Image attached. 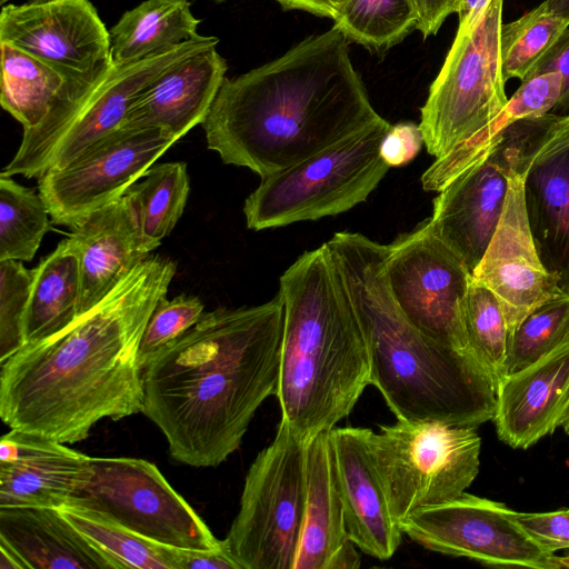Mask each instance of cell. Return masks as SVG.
<instances>
[{
  "instance_id": "obj_1",
  "label": "cell",
  "mask_w": 569,
  "mask_h": 569,
  "mask_svg": "<svg viewBox=\"0 0 569 569\" xmlns=\"http://www.w3.org/2000/svg\"><path fill=\"white\" fill-rule=\"evenodd\" d=\"M176 270L171 259L149 254L92 309L0 362L2 421L74 443L102 419L141 412L140 340Z\"/></svg>"
},
{
  "instance_id": "obj_2",
  "label": "cell",
  "mask_w": 569,
  "mask_h": 569,
  "mask_svg": "<svg viewBox=\"0 0 569 569\" xmlns=\"http://www.w3.org/2000/svg\"><path fill=\"white\" fill-rule=\"evenodd\" d=\"M283 303L204 312L157 352L142 372L141 412L183 465L217 467L241 445L262 402L276 393Z\"/></svg>"
},
{
  "instance_id": "obj_3",
  "label": "cell",
  "mask_w": 569,
  "mask_h": 569,
  "mask_svg": "<svg viewBox=\"0 0 569 569\" xmlns=\"http://www.w3.org/2000/svg\"><path fill=\"white\" fill-rule=\"evenodd\" d=\"M333 26L281 57L224 79L202 123L227 164L261 179L292 167L380 120Z\"/></svg>"
},
{
  "instance_id": "obj_4",
  "label": "cell",
  "mask_w": 569,
  "mask_h": 569,
  "mask_svg": "<svg viewBox=\"0 0 569 569\" xmlns=\"http://www.w3.org/2000/svg\"><path fill=\"white\" fill-rule=\"evenodd\" d=\"M367 342L371 385L399 420L478 427L493 419L496 386L472 353L418 330L398 307L386 273L387 244L357 232L325 242Z\"/></svg>"
},
{
  "instance_id": "obj_5",
  "label": "cell",
  "mask_w": 569,
  "mask_h": 569,
  "mask_svg": "<svg viewBox=\"0 0 569 569\" xmlns=\"http://www.w3.org/2000/svg\"><path fill=\"white\" fill-rule=\"evenodd\" d=\"M283 329L274 396L281 419L309 441L348 417L371 385L367 342L323 243L280 277Z\"/></svg>"
},
{
  "instance_id": "obj_6",
  "label": "cell",
  "mask_w": 569,
  "mask_h": 569,
  "mask_svg": "<svg viewBox=\"0 0 569 569\" xmlns=\"http://www.w3.org/2000/svg\"><path fill=\"white\" fill-rule=\"evenodd\" d=\"M218 42L216 37L200 36L144 59L112 60L89 76L69 80L44 119L23 130L18 151L1 174L38 178L67 167L122 127L133 101L161 73Z\"/></svg>"
},
{
  "instance_id": "obj_7",
  "label": "cell",
  "mask_w": 569,
  "mask_h": 569,
  "mask_svg": "<svg viewBox=\"0 0 569 569\" xmlns=\"http://www.w3.org/2000/svg\"><path fill=\"white\" fill-rule=\"evenodd\" d=\"M390 126L381 118L303 161L261 179L244 201L247 227L259 231L318 220L366 201L390 168L380 154Z\"/></svg>"
},
{
  "instance_id": "obj_8",
  "label": "cell",
  "mask_w": 569,
  "mask_h": 569,
  "mask_svg": "<svg viewBox=\"0 0 569 569\" xmlns=\"http://www.w3.org/2000/svg\"><path fill=\"white\" fill-rule=\"evenodd\" d=\"M503 0H490L458 31L421 108L425 147L442 158L487 127L508 98L500 62Z\"/></svg>"
},
{
  "instance_id": "obj_9",
  "label": "cell",
  "mask_w": 569,
  "mask_h": 569,
  "mask_svg": "<svg viewBox=\"0 0 569 569\" xmlns=\"http://www.w3.org/2000/svg\"><path fill=\"white\" fill-rule=\"evenodd\" d=\"M307 496V441L281 422L244 478L224 543L240 569H295Z\"/></svg>"
},
{
  "instance_id": "obj_10",
  "label": "cell",
  "mask_w": 569,
  "mask_h": 569,
  "mask_svg": "<svg viewBox=\"0 0 569 569\" xmlns=\"http://www.w3.org/2000/svg\"><path fill=\"white\" fill-rule=\"evenodd\" d=\"M369 446L398 522L461 496L479 472L481 438L473 427L397 419L370 429Z\"/></svg>"
},
{
  "instance_id": "obj_11",
  "label": "cell",
  "mask_w": 569,
  "mask_h": 569,
  "mask_svg": "<svg viewBox=\"0 0 569 569\" xmlns=\"http://www.w3.org/2000/svg\"><path fill=\"white\" fill-rule=\"evenodd\" d=\"M69 505L101 512L166 547L212 549L222 542L158 467L144 459L92 457L91 477Z\"/></svg>"
},
{
  "instance_id": "obj_12",
  "label": "cell",
  "mask_w": 569,
  "mask_h": 569,
  "mask_svg": "<svg viewBox=\"0 0 569 569\" xmlns=\"http://www.w3.org/2000/svg\"><path fill=\"white\" fill-rule=\"evenodd\" d=\"M386 273L398 307L418 330L472 353L461 317L472 272L433 232L429 219L387 244Z\"/></svg>"
},
{
  "instance_id": "obj_13",
  "label": "cell",
  "mask_w": 569,
  "mask_h": 569,
  "mask_svg": "<svg viewBox=\"0 0 569 569\" xmlns=\"http://www.w3.org/2000/svg\"><path fill=\"white\" fill-rule=\"evenodd\" d=\"M176 141L158 128L120 127L67 167L42 173L38 190L52 222L72 228L123 197Z\"/></svg>"
},
{
  "instance_id": "obj_14",
  "label": "cell",
  "mask_w": 569,
  "mask_h": 569,
  "mask_svg": "<svg viewBox=\"0 0 569 569\" xmlns=\"http://www.w3.org/2000/svg\"><path fill=\"white\" fill-rule=\"evenodd\" d=\"M505 503L463 492L421 508L399 522L421 547L487 566L552 569L550 557Z\"/></svg>"
},
{
  "instance_id": "obj_15",
  "label": "cell",
  "mask_w": 569,
  "mask_h": 569,
  "mask_svg": "<svg viewBox=\"0 0 569 569\" xmlns=\"http://www.w3.org/2000/svg\"><path fill=\"white\" fill-rule=\"evenodd\" d=\"M526 144V132L515 122L488 158L458 176L433 200L429 218L433 232L471 272L500 220L511 170H523Z\"/></svg>"
},
{
  "instance_id": "obj_16",
  "label": "cell",
  "mask_w": 569,
  "mask_h": 569,
  "mask_svg": "<svg viewBox=\"0 0 569 569\" xmlns=\"http://www.w3.org/2000/svg\"><path fill=\"white\" fill-rule=\"evenodd\" d=\"M0 42L19 48L69 79L112 61L110 32L89 0H28L3 6Z\"/></svg>"
},
{
  "instance_id": "obj_17",
  "label": "cell",
  "mask_w": 569,
  "mask_h": 569,
  "mask_svg": "<svg viewBox=\"0 0 569 569\" xmlns=\"http://www.w3.org/2000/svg\"><path fill=\"white\" fill-rule=\"evenodd\" d=\"M526 172L515 168L496 231L472 271L500 303L510 333L538 307L565 290L543 264L528 218Z\"/></svg>"
},
{
  "instance_id": "obj_18",
  "label": "cell",
  "mask_w": 569,
  "mask_h": 569,
  "mask_svg": "<svg viewBox=\"0 0 569 569\" xmlns=\"http://www.w3.org/2000/svg\"><path fill=\"white\" fill-rule=\"evenodd\" d=\"M92 473V457L54 439L10 429L0 440V508L68 506Z\"/></svg>"
},
{
  "instance_id": "obj_19",
  "label": "cell",
  "mask_w": 569,
  "mask_h": 569,
  "mask_svg": "<svg viewBox=\"0 0 569 569\" xmlns=\"http://www.w3.org/2000/svg\"><path fill=\"white\" fill-rule=\"evenodd\" d=\"M369 431L336 427L330 439L348 536L363 553L388 560L403 532L389 508L371 455Z\"/></svg>"
},
{
  "instance_id": "obj_20",
  "label": "cell",
  "mask_w": 569,
  "mask_h": 569,
  "mask_svg": "<svg viewBox=\"0 0 569 569\" xmlns=\"http://www.w3.org/2000/svg\"><path fill=\"white\" fill-rule=\"evenodd\" d=\"M569 413V339L496 387L498 438L527 449L562 426Z\"/></svg>"
},
{
  "instance_id": "obj_21",
  "label": "cell",
  "mask_w": 569,
  "mask_h": 569,
  "mask_svg": "<svg viewBox=\"0 0 569 569\" xmlns=\"http://www.w3.org/2000/svg\"><path fill=\"white\" fill-rule=\"evenodd\" d=\"M68 240L79 259L80 315L98 305L150 254L128 194L74 224Z\"/></svg>"
},
{
  "instance_id": "obj_22",
  "label": "cell",
  "mask_w": 569,
  "mask_h": 569,
  "mask_svg": "<svg viewBox=\"0 0 569 569\" xmlns=\"http://www.w3.org/2000/svg\"><path fill=\"white\" fill-rule=\"evenodd\" d=\"M227 68L217 47L172 66L138 96L122 127L158 128L179 140L206 120Z\"/></svg>"
},
{
  "instance_id": "obj_23",
  "label": "cell",
  "mask_w": 569,
  "mask_h": 569,
  "mask_svg": "<svg viewBox=\"0 0 569 569\" xmlns=\"http://www.w3.org/2000/svg\"><path fill=\"white\" fill-rule=\"evenodd\" d=\"M0 545L26 569H117L54 508H0Z\"/></svg>"
},
{
  "instance_id": "obj_24",
  "label": "cell",
  "mask_w": 569,
  "mask_h": 569,
  "mask_svg": "<svg viewBox=\"0 0 569 569\" xmlns=\"http://www.w3.org/2000/svg\"><path fill=\"white\" fill-rule=\"evenodd\" d=\"M329 432L307 442V496L295 569H327L349 540Z\"/></svg>"
},
{
  "instance_id": "obj_25",
  "label": "cell",
  "mask_w": 569,
  "mask_h": 569,
  "mask_svg": "<svg viewBox=\"0 0 569 569\" xmlns=\"http://www.w3.org/2000/svg\"><path fill=\"white\" fill-rule=\"evenodd\" d=\"M525 194L540 258L569 292V148L528 168Z\"/></svg>"
},
{
  "instance_id": "obj_26",
  "label": "cell",
  "mask_w": 569,
  "mask_h": 569,
  "mask_svg": "<svg viewBox=\"0 0 569 569\" xmlns=\"http://www.w3.org/2000/svg\"><path fill=\"white\" fill-rule=\"evenodd\" d=\"M187 0H146L126 11L111 28V57L124 63L159 54L199 38Z\"/></svg>"
},
{
  "instance_id": "obj_27",
  "label": "cell",
  "mask_w": 569,
  "mask_h": 569,
  "mask_svg": "<svg viewBox=\"0 0 569 569\" xmlns=\"http://www.w3.org/2000/svg\"><path fill=\"white\" fill-rule=\"evenodd\" d=\"M33 271L26 345L59 332L80 316L79 259L68 238Z\"/></svg>"
},
{
  "instance_id": "obj_28",
  "label": "cell",
  "mask_w": 569,
  "mask_h": 569,
  "mask_svg": "<svg viewBox=\"0 0 569 569\" xmlns=\"http://www.w3.org/2000/svg\"><path fill=\"white\" fill-rule=\"evenodd\" d=\"M0 48L1 106L23 130L34 128L73 79L9 43L0 42Z\"/></svg>"
},
{
  "instance_id": "obj_29",
  "label": "cell",
  "mask_w": 569,
  "mask_h": 569,
  "mask_svg": "<svg viewBox=\"0 0 569 569\" xmlns=\"http://www.w3.org/2000/svg\"><path fill=\"white\" fill-rule=\"evenodd\" d=\"M190 190L187 164L182 161L152 166L126 194L140 221L143 244L150 253L170 234L180 219Z\"/></svg>"
},
{
  "instance_id": "obj_30",
  "label": "cell",
  "mask_w": 569,
  "mask_h": 569,
  "mask_svg": "<svg viewBox=\"0 0 569 569\" xmlns=\"http://www.w3.org/2000/svg\"><path fill=\"white\" fill-rule=\"evenodd\" d=\"M59 510L117 569H176L172 547L151 542L91 509L68 505Z\"/></svg>"
},
{
  "instance_id": "obj_31",
  "label": "cell",
  "mask_w": 569,
  "mask_h": 569,
  "mask_svg": "<svg viewBox=\"0 0 569 569\" xmlns=\"http://www.w3.org/2000/svg\"><path fill=\"white\" fill-rule=\"evenodd\" d=\"M332 19L348 40L376 51L399 43L418 27L412 0H345Z\"/></svg>"
},
{
  "instance_id": "obj_32",
  "label": "cell",
  "mask_w": 569,
  "mask_h": 569,
  "mask_svg": "<svg viewBox=\"0 0 569 569\" xmlns=\"http://www.w3.org/2000/svg\"><path fill=\"white\" fill-rule=\"evenodd\" d=\"M50 213L39 193L0 176V261H30L50 229Z\"/></svg>"
},
{
  "instance_id": "obj_33",
  "label": "cell",
  "mask_w": 569,
  "mask_h": 569,
  "mask_svg": "<svg viewBox=\"0 0 569 569\" xmlns=\"http://www.w3.org/2000/svg\"><path fill=\"white\" fill-rule=\"evenodd\" d=\"M461 317L470 351L497 387L507 375L511 333L499 301L473 277L462 302Z\"/></svg>"
},
{
  "instance_id": "obj_34",
  "label": "cell",
  "mask_w": 569,
  "mask_h": 569,
  "mask_svg": "<svg viewBox=\"0 0 569 569\" xmlns=\"http://www.w3.org/2000/svg\"><path fill=\"white\" fill-rule=\"evenodd\" d=\"M569 27V20L549 8L547 1L520 18L501 26L500 62L505 81H523Z\"/></svg>"
},
{
  "instance_id": "obj_35",
  "label": "cell",
  "mask_w": 569,
  "mask_h": 569,
  "mask_svg": "<svg viewBox=\"0 0 569 569\" xmlns=\"http://www.w3.org/2000/svg\"><path fill=\"white\" fill-rule=\"evenodd\" d=\"M569 339V292L535 309L512 332L506 372L522 369Z\"/></svg>"
},
{
  "instance_id": "obj_36",
  "label": "cell",
  "mask_w": 569,
  "mask_h": 569,
  "mask_svg": "<svg viewBox=\"0 0 569 569\" xmlns=\"http://www.w3.org/2000/svg\"><path fill=\"white\" fill-rule=\"evenodd\" d=\"M33 273L19 260L0 261V362L26 345Z\"/></svg>"
},
{
  "instance_id": "obj_37",
  "label": "cell",
  "mask_w": 569,
  "mask_h": 569,
  "mask_svg": "<svg viewBox=\"0 0 569 569\" xmlns=\"http://www.w3.org/2000/svg\"><path fill=\"white\" fill-rule=\"evenodd\" d=\"M204 313V306L198 297L180 295L171 300L162 298L152 311L139 346V363L147 367L152 357L171 343Z\"/></svg>"
},
{
  "instance_id": "obj_38",
  "label": "cell",
  "mask_w": 569,
  "mask_h": 569,
  "mask_svg": "<svg viewBox=\"0 0 569 569\" xmlns=\"http://www.w3.org/2000/svg\"><path fill=\"white\" fill-rule=\"evenodd\" d=\"M561 93L562 77L559 72L533 74L521 81L508 99L503 112L512 122L543 116L556 108Z\"/></svg>"
},
{
  "instance_id": "obj_39",
  "label": "cell",
  "mask_w": 569,
  "mask_h": 569,
  "mask_svg": "<svg viewBox=\"0 0 569 569\" xmlns=\"http://www.w3.org/2000/svg\"><path fill=\"white\" fill-rule=\"evenodd\" d=\"M516 517L527 532L547 552L569 548V509L549 512H518Z\"/></svg>"
},
{
  "instance_id": "obj_40",
  "label": "cell",
  "mask_w": 569,
  "mask_h": 569,
  "mask_svg": "<svg viewBox=\"0 0 569 569\" xmlns=\"http://www.w3.org/2000/svg\"><path fill=\"white\" fill-rule=\"evenodd\" d=\"M423 136L419 124L400 122L390 126L380 148V154L389 167H400L410 162L420 151Z\"/></svg>"
},
{
  "instance_id": "obj_41",
  "label": "cell",
  "mask_w": 569,
  "mask_h": 569,
  "mask_svg": "<svg viewBox=\"0 0 569 569\" xmlns=\"http://www.w3.org/2000/svg\"><path fill=\"white\" fill-rule=\"evenodd\" d=\"M543 72H559L561 74L562 93L553 110L561 112L560 114L569 113V27L538 62L529 77Z\"/></svg>"
},
{
  "instance_id": "obj_42",
  "label": "cell",
  "mask_w": 569,
  "mask_h": 569,
  "mask_svg": "<svg viewBox=\"0 0 569 569\" xmlns=\"http://www.w3.org/2000/svg\"><path fill=\"white\" fill-rule=\"evenodd\" d=\"M176 569H240L224 540L212 549L172 548Z\"/></svg>"
},
{
  "instance_id": "obj_43",
  "label": "cell",
  "mask_w": 569,
  "mask_h": 569,
  "mask_svg": "<svg viewBox=\"0 0 569 569\" xmlns=\"http://www.w3.org/2000/svg\"><path fill=\"white\" fill-rule=\"evenodd\" d=\"M418 13L417 29L425 38L436 34L445 20L458 13L461 0H412Z\"/></svg>"
},
{
  "instance_id": "obj_44",
  "label": "cell",
  "mask_w": 569,
  "mask_h": 569,
  "mask_svg": "<svg viewBox=\"0 0 569 569\" xmlns=\"http://www.w3.org/2000/svg\"><path fill=\"white\" fill-rule=\"evenodd\" d=\"M284 9H298L321 17L333 18L345 0H277Z\"/></svg>"
},
{
  "instance_id": "obj_45",
  "label": "cell",
  "mask_w": 569,
  "mask_h": 569,
  "mask_svg": "<svg viewBox=\"0 0 569 569\" xmlns=\"http://www.w3.org/2000/svg\"><path fill=\"white\" fill-rule=\"evenodd\" d=\"M357 546L347 540L331 557L327 569H357L360 567V555Z\"/></svg>"
},
{
  "instance_id": "obj_46",
  "label": "cell",
  "mask_w": 569,
  "mask_h": 569,
  "mask_svg": "<svg viewBox=\"0 0 569 569\" xmlns=\"http://www.w3.org/2000/svg\"><path fill=\"white\" fill-rule=\"evenodd\" d=\"M551 148L561 151L569 148V113L560 116L551 131Z\"/></svg>"
},
{
  "instance_id": "obj_47",
  "label": "cell",
  "mask_w": 569,
  "mask_h": 569,
  "mask_svg": "<svg viewBox=\"0 0 569 569\" xmlns=\"http://www.w3.org/2000/svg\"><path fill=\"white\" fill-rule=\"evenodd\" d=\"M490 0H461L459 22L478 16Z\"/></svg>"
},
{
  "instance_id": "obj_48",
  "label": "cell",
  "mask_w": 569,
  "mask_h": 569,
  "mask_svg": "<svg viewBox=\"0 0 569 569\" xmlns=\"http://www.w3.org/2000/svg\"><path fill=\"white\" fill-rule=\"evenodd\" d=\"M0 569H26V566L11 550L0 545Z\"/></svg>"
},
{
  "instance_id": "obj_49",
  "label": "cell",
  "mask_w": 569,
  "mask_h": 569,
  "mask_svg": "<svg viewBox=\"0 0 569 569\" xmlns=\"http://www.w3.org/2000/svg\"><path fill=\"white\" fill-rule=\"evenodd\" d=\"M549 8L569 20V0H546Z\"/></svg>"
},
{
  "instance_id": "obj_50",
  "label": "cell",
  "mask_w": 569,
  "mask_h": 569,
  "mask_svg": "<svg viewBox=\"0 0 569 569\" xmlns=\"http://www.w3.org/2000/svg\"><path fill=\"white\" fill-rule=\"evenodd\" d=\"M550 563L552 569L569 568V556H556L552 553L550 557Z\"/></svg>"
},
{
  "instance_id": "obj_51",
  "label": "cell",
  "mask_w": 569,
  "mask_h": 569,
  "mask_svg": "<svg viewBox=\"0 0 569 569\" xmlns=\"http://www.w3.org/2000/svg\"><path fill=\"white\" fill-rule=\"evenodd\" d=\"M562 427H563L566 433L569 436V413H568L567 419H566L565 423L562 425Z\"/></svg>"
},
{
  "instance_id": "obj_52",
  "label": "cell",
  "mask_w": 569,
  "mask_h": 569,
  "mask_svg": "<svg viewBox=\"0 0 569 569\" xmlns=\"http://www.w3.org/2000/svg\"><path fill=\"white\" fill-rule=\"evenodd\" d=\"M10 0H0L1 4H4L6 2H9Z\"/></svg>"
},
{
  "instance_id": "obj_53",
  "label": "cell",
  "mask_w": 569,
  "mask_h": 569,
  "mask_svg": "<svg viewBox=\"0 0 569 569\" xmlns=\"http://www.w3.org/2000/svg\"><path fill=\"white\" fill-rule=\"evenodd\" d=\"M216 1H223V0H216Z\"/></svg>"
}]
</instances>
